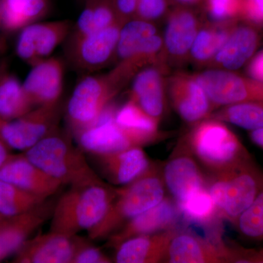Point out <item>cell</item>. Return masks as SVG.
Returning a JSON list of instances; mask_svg holds the SVG:
<instances>
[{
  "mask_svg": "<svg viewBox=\"0 0 263 263\" xmlns=\"http://www.w3.org/2000/svg\"><path fill=\"white\" fill-rule=\"evenodd\" d=\"M34 108L23 84L8 70L6 62L0 63V119L13 120Z\"/></svg>",
  "mask_w": 263,
  "mask_h": 263,
  "instance_id": "cell-27",
  "label": "cell"
},
{
  "mask_svg": "<svg viewBox=\"0 0 263 263\" xmlns=\"http://www.w3.org/2000/svg\"><path fill=\"white\" fill-rule=\"evenodd\" d=\"M128 82L116 67L105 74L83 78L76 85L66 108V121L72 136L76 138L94 125Z\"/></svg>",
  "mask_w": 263,
  "mask_h": 263,
  "instance_id": "cell-5",
  "label": "cell"
},
{
  "mask_svg": "<svg viewBox=\"0 0 263 263\" xmlns=\"http://www.w3.org/2000/svg\"><path fill=\"white\" fill-rule=\"evenodd\" d=\"M78 146L87 153H111L142 147L114 118L98 122L76 137Z\"/></svg>",
  "mask_w": 263,
  "mask_h": 263,
  "instance_id": "cell-20",
  "label": "cell"
},
{
  "mask_svg": "<svg viewBox=\"0 0 263 263\" xmlns=\"http://www.w3.org/2000/svg\"><path fill=\"white\" fill-rule=\"evenodd\" d=\"M118 20L122 24L136 18L138 0H111Z\"/></svg>",
  "mask_w": 263,
  "mask_h": 263,
  "instance_id": "cell-39",
  "label": "cell"
},
{
  "mask_svg": "<svg viewBox=\"0 0 263 263\" xmlns=\"http://www.w3.org/2000/svg\"><path fill=\"white\" fill-rule=\"evenodd\" d=\"M206 188L218 217L235 226L263 191V171L250 155L226 171L211 174Z\"/></svg>",
  "mask_w": 263,
  "mask_h": 263,
  "instance_id": "cell-3",
  "label": "cell"
},
{
  "mask_svg": "<svg viewBox=\"0 0 263 263\" xmlns=\"http://www.w3.org/2000/svg\"><path fill=\"white\" fill-rule=\"evenodd\" d=\"M178 3H181V4H193L196 3L198 0H176Z\"/></svg>",
  "mask_w": 263,
  "mask_h": 263,
  "instance_id": "cell-44",
  "label": "cell"
},
{
  "mask_svg": "<svg viewBox=\"0 0 263 263\" xmlns=\"http://www.w3.org/2000/svg\"><path fill=\"white\" fill-rule=\"evenodd\" d=\"M207 119L230 123L252 131L263 128V101L246 102L226 105Z\"/></svg>",
  "mask_w": 263,
  "mask_h": 263,
  "instance_id": "cell-30",
  "label": "cell"
},
{
  "mask_svg": "<svg viewBox=\"0 0 263 263\" xmlns=\"http://www.w3.org/2000/svg\"><path fill=\"white\" fill-rule=\"evenodd\" d=\"M197 21L192 12L175 10L170 15L164 34V47L170 56L181 60L190 52L197 34Z\"/></svg>",
  "mask_w": 263,
  "mask_h": 263,
  "instance_id": "cell-25",
  "label": "cell"
},
{
  "mask_svg": "<svg viewBox=\"0 0 263 263\" xmlns=\"http://www.w3.org/2000/svg\"><path fill=\"white\" fill-rule=\"evenodd\" d=\"M168 91L173 106L185 122L197 124L212 114V103L193 76L175 74L170 79Z\"/></svg>",
  "mask_w": 263,
  "mask_h": 263,
  "instance_id": "cell-15",
  "label": "cell"
},
{
  "mask_svg": "<svg viewBox=\"0 0 263 263\" xmlns=\"http://www.w3.org/2000/svg\"><path fill=\"white\" fill-rule=\"evenodd\" d=\"M46 200L0 180V214L6 217L28 212Z\"/></svg>",
  "mask_w": 263,
  "mask_h": 263,
  "instance_id": "cell-32",
  "label": "cell"
},
{
  "mask_svg": "<svg viewBox=\"0 0 263 263\" xmlns=\"http://www.w3.org/2000/svg\"><path fill=\"white\" fill-rule=\"evenodd\" d=\"M235 226L240 234L247 239L263 240V191L242 213Z\"/></svg>",
  "mask_w": 263,
  "mask_h": 263,
  "instance_id": "cell-34",
  "label": "cell"
},
{
  "mask_svg": "<svg viewBox=\"0 0 263 263\" xmlns=\"http://www.w3.org/2000/svg\"><path fill=\"white\" fill-rule=\"evenodd\" d=\"M250 78L263 83V50L254 56L248 66Z\"/></svg>",
  "mask_w": 263,
  "mask_h": 263,
  "instance_id": "cell-40",
  "label": "cell"
},
{
  "mask_svg": "<svg viewBox=\"0 0 263 263\" xmlns=\"http://www.w3.org/2000/svg\"><path fill=\"white\" fill-rule=\"evenodd\" d=\"M233 22H224L220 25L205 27L197 32L190 54L194 61L205 63L212 61L235 28Z\"/></svg>",
  "mask_w": 263,
  "mask_h": 263,
  "instance_id": "cell-29",
  "label": "cell"
},
{
  "mask_svg": "<svg viewBox=\"0 0 263 263\" xmlns=\"http://www.w3.org/2000/svg\"><path fill=\"white\" fill-rule=\"evenodd\" d=\"M249 138H250L251 141L253 142L254 144L263 149V128L250 131Z\"/></svg>",
  "mask_w": 263,
  "mask_h": 263,
  "instance_id": "cell-41",
  "label": "cell"
},
{
  "mask_svg": "<svg viewBox=\"0 0 263 263\" xmlns=\"http://www.w3.org/2000/svg\"><path fill=\"white\" fill-rule=\"evenodd\" d=\"M157 32L155 26L147 21L134 18L125 22L119 32L116 59L119 62L129 59L142 43Z\"/></svg>",
  "mask_w": 263,
  "mask_h": 263,
  "instance_id": "cell-31",
  "label": "cell"
},
{
  "mask_svg": "<svg viewBox=\"0 0 263 263\" xmlns=\"http://www.w3.org/2000/svg\"><path fill=\"white\" fill-rule=\"evenodd\" d=\"M123 24H114L78 37H70L67 57L77 70L94 72L116 59L119 32Z\"/></svg>",
  "mask_w": 263,
  "mask_h": 263,
  "instance_id": "cell-8",
  "label": "cell"
},
{
  "mask_svg": "<svg viewBox=\"0 0 263 263\" xmlns=\"http://www.w3.org/2000/svg\"><path fill=\"white\" fill-rule=\"evenodd\" d=\"M115 195L105 182L70 186L55 204L49 231L69 236L88 231L103 219Z\"/></svg>",
  "mask_w": 263,
  "mask_h": 263,
  "instance_id": "cell-4",
  "label": "cell"
},
{
  "mask_svg": "<svg viewBox=\"0 0 263 263\" xmlns=\"http://www.w3.org/2000/svg\"><path fill=\"white\" fill-rule=\"evenodd\" d=\"M70 132L60 130L45 138L24 155L62 184L84 186L105 182L90 165L80 147L72 141Z\"/></svg>",
  "mask_w": 263,
  "mask_h": 263,
  "instance_id": "cell-2",
  "label": "cell"
},
{
  "mask_svg": "<svg viewBox=\"0 0 263 263\" xmlns=\"http://www.w3.org/2000/svg\"><path fill=\"white\" fill-rule=\"evenodd\" d=\"M62 115L60 101L35 107L13 120L0 119V136L10 149L26 152L60 128Z\"/></svg>",
  "mask_w": 263,
  "mask_h": 263,
  "instance_id": "cell-7",
  "label": "cell"
},
{
  "mask_svg": "<svg viewBox=\"0 0 263 263\" xmlns=\"http://www.w3.org/2000/svg\"><path fill=\"white\" fill-rule=\"evenodd\" d=\"M77 235L49 231L29 238L15 253V263H72Z\"/></svg>",
  "mask_w": 263,
  "mask_h": 263,
  "instance_id": "cell-18",
  "label": "cell"
},
{
  "mask_svg": "<svg viewBox=\"0 0 263 263\" xmlns=\"http://www.w3.org/2000/svg\"><path fill=\"white\" fill-rule=\"evenodd\" d=\"M240 16L250 23L263 25V0H242Z\"/></svg>",
  "mask_w": 263,
  "mask_h": 263,
  "instance_id": "cell-38",
  "label": "cell"
},
{
  "mask_svg": "<svg viewBox=\"0 0 263 263\" xmlns=\"http://www.w3.org/2000/svg\"><path fill=\"white\" fill-rule=\"evenodd\" d=\"M0 180L46 199L57 193L63 185L32 163L24 154L10 155L0 168Z\"/></svg>",
  "mask_w": 263,
  "mask_h": 263,
  "instance_id": "cell-17",
  "label": "cell"
},
{
  "mask_svg": "<svg viewBox=\"0 0 263 263\" xmlns=\"http://www.w3.org/2000/svg\"><path fill=\"white\" fill-rule=\"evenodd\" d=\"M162 176L166 190L176 204L206 186V179L186 137L178 143L168 160L162 166Z\"/></svg>",
  "mask_w": 263,
  "mask_h": 263,
  "instance_id": "cell-10",
  "label": "cell"
},
{
  "mask_svg": "<svg viewBox=\"0 0 263 263\" xmlns=\"http://www.w3.org/2000/svg\"><path fill=\"white\" fill-rule=\"evenodd\" d=\"M49 0H0L1 30L20 31L47 15Z\"/></svg>",
  "mask_w": 263,
  "mask_h": 263,
  "instance_id": "cell-26",
  "label": "cell"
},
{
  "mask_svg": "<svg viewBox=\"0 0 263 263\" xmlns=\"http://www.w3.org/2000/svg\"><path fill=\"white\" fill-rule=\"evenodd\" d=\"M65 66L61 60L48 57L32 66L23 83L34 107L59 103L63 91Z\"/></svg>",
  "mask_w": 263,
  "mask_h": 263,
  "instance_id": "cell-19",
  "label": "cell"
},
{
  "mask_svg": "<svg viewBox=\"0 0 263 263\" xmlns=\"http://www.w3.org/2000/svg\"><path fill=\"white\" fill-rule=\"evenodd\" d=\"M213 106L263 101V83L226 70H208L194 76Z\"/></svg>",
  "mask_w": 263,
  "mask_h": 263,
  "instance_id": "cell-9",
  "label": "cell"
},
{
  "mask_svg": "<svg viewBox=\"0 0 263 263\" xmlns=\"http://www.w3.org/2000/svg\"><path fill=\"white\" fill-rule=\"evenodd\" d=\"M186 139L198 162L211 174L226 171L250 156L238 136L215 119L197 123Z\"/></svg>",
  "mask_w": 263,
  "mask_h": 263,
  "instance_id": "cell-6",
  "label": "cell"
},
{
  "mask_svg": "<svg viewBox=\"0 0 263 263\" xmlns=\"http://www.w3.org/2000/svg\"><path fill=\"white\" fill-rule=\"evenodd\" d=\"M176 228L154 234L139 235L123 242L116 248L117 263L164 262L166 251Z\"/></svg>",
  "mask_w": 263,
  "mask_h": 263,
  "instance_id": "cell-22",
  "label": "cell"
},
{
  "mask_svg": "<svg viewBox=\"0 0 263 263\" xmlns=\"http://www.w3.org/2000/svg\"><path fill=\"white\" fill-rule=\"evenodd\" d=\"M235 247L203 239L186 231L175 230L166 251L164 262L170 263L235 262Z\"/></svg>",
  "mask_w": 263,
  "mask_h": 263,
  "instance_id": "cell-12",
  "label": "cell"
},
{
  "mask_svg": "<svg viewBox=\"0 0 263 263\" xmlns=\"http://www.w3.org/2000/svg\"><path fill=\"white\" fill-rule=\"evenodd\" d=\"M8 48V40H7L5 33L0 34V58L3 57Z\"/></svg>",
  "mask_w": 263,
  "mask_h": 263,
  "instance_id": "cell-43",
  "label": "cell"
},
{
  "mask_svg": "<svg viewBox=\"0 0 263 263\" xmlns=\"http://www.w3.org/2000/svg\"><path fill=\"white\" fill-rule=\"evenodd\" d=\"M118 22L111 0H86L84 8L72 27L70 37H81Z\"/></svg>",
  "mask_w": 263,
  "mask_h": 263,
  "instance_id": "cell-28",
  "label": "cell"
},
{
  "mask_svg": "<svg viewBox=\"0 0 263 263\" xmlns=\"http://www.w3.org/2000/svg\"><path fill=\"white\" fill-rule=\"evenodd\" d=\"M6 219V216L2 215V214H0V226H1V224H3V222H4L5 219Z\"/></svg>",
  "mask_w": 263,
  "mask_h": 263,
  "instance_id": "cell-45",
  "label": "cell"
},
{
  "mask_svg": "<svg viewBox=\"0 0 263 263\" xmlns=\"http://www.w3.org/2000/svg\"><path fill=\"white\" fill-rule=\"evenodd\" d=\"M261 251H262V252L263 253V249H261Z\"/></svg>",
  "mask_w": 263,
  "mask_h": 263,
  "instance_id": "cell-47",
  "label": "cell"
},
{
  "mask_svg": "<svg viewBox=\"0 0 263 263\" xmlns=\"http://www.w3.org/2000/svg\"><path fill=\"white\" fill-rule=\"evenodd\" d=\"M10 148L0 136V168L10 157Z\"/></svg>",
  "mask_w": 263,
  "mask_h": 263,
  "instance_id": "cell-42",
  "label": "cell"
},
{
  "mask_svg": "<svg viewBox=\"0 0 263 263\" xmlns=\"http://www.w3.org/2000/svg\"><path fill=\"white\" fill-rule=\"evenodd\" d=\"M109 183L124 186L146 172L152 162L141 147L111 153H87Z\"/></svg>",
  "mask_w": 263,
  "mask_h": 263,
  "instance_id": "cell-14",
  "label": "cell"
},
{
  "mask_svg": "<svg viewBox=\"0 0 263 263\" xmlns=\"http://www.w3.org/2000/svg\"><path fill=\"white\" fill-rule=\"evenodd\" d=\"M113 261L98 247L78 236L76 249L72 263H110Z\"/></svg>",
  "mask_w": 263,
  "mask_h": 263,
  "instance_id": "cell-36",
  "label": "cell"
},
{
  "mask_svg": "<svg viewBox=\"0 0 263 263\" xmlns=\"http://www.w3.org/2000/svg\"><path fill=\"white\" fill-rule=\"evenodd\" d=\"M162 166L152 162L146 172L131 183L116 188V195L108 212L94 228L88 230L90 239L108 238L124 224L165 197Z\"/></svg>",
  "mask_w": 263,
  "mask_h": 263,
  "instance_id": "cell-1",
  "label": "cell"
},
{
  "mask_svg": "<svg viewBox=\"0 0 263 263\" xmlns=\"http://www.w3.org/2000/svg\"><path fill=\"white\" fill-rule=\"evenodd\" d=\"M79 1H83V0H79ZM85 1H86V0H85Z\"/></svg>",
  "mask_w": 263,
  "mask_h": 263,
  "instance_id": "cell-48",
  "label": "cell"
},
{
  "mask_svg": "<svg viewBox=\"0 0 263 263\" xmlns=\"http://www.w3.org/2000/svg\"><path fill=\"white\" fill-rule=\"evenodd\" d=\"M133 79L129 99L160 122L165 108L163 64L146 66Z\"/></svg>",
  "mask_w": 263,
  "mask_h": 263,
  "instance_id": "cell-21",
  "label": "cell"
},
{
  "mask_svg": "<svg viewBox=\"0 0 263 263\" xmlns=\"http://www.w3.org/2000/svg\"><path fill=\"white\" fill-rule=\"evenodd\" d=\"M55 204L47 199L28 212L7 217L0 226V262L16 253L29 237L51 219Z\"/></svg>",
  "mask_w": 263,
  "mask_h": 263,
  "instance_id": "cell-16",
  "label": "cell"
},
{
  "mask_svg": "<svg viewBox=\"0 0 263 263\" xmlns=\"http://www.w3.org/2000/svg\"><path fill=\"white\" fill-rule=\"evenodd\" d=\"M0 30H1V16H0Z\"/></svg>",
  "mask_w": 263,
  "mask_h": 263,
  "instance_id": "cell-46",
  "label": "cell"
},
{
  "mask_svg": "<svg viewBox=\"0 0 263 263\" xmlns=\"http://www.w3.org/2000/svg\"><path fill=\"white\" fill-rule=\"evenodd\" d=\"M72 22L69 20L36 22L21 29L15 51L19 58L30 66L51 56L70 36Z\"/></svg>",
  "mask_w": 263,
  "mask_h": 263,
  "instance_id": "cell-11",
  "label": "cell"
},
{
  "mask_svg": "<svg viewBox=\"0 0 263 263\" xmlns=\"http://www.w3.org/2000/svg\"><path fill=\"white\" fill-rule=\"evenodd\" d=\"M259 42L258 33L253 27L235 26L212 62L217 67L230 71L238 70L252 57Z\"/></svg>",
  "mask_w": 263,
  "mask_h": 263,
  "instance_id": "cell-23",
  "label": "cell"
},
{
  "mask_svg": "<svg viewBox=\"0 0 263 263\" xmlns=\"http://www.w3.org/2000/svg\"><path fill=\"white\" fill-rule=\"evenodd\" d=\"M177 206L180 215L186 220L197 224H210L218 217L215 205L206 186L191 194L177 204Z\"/></svg>",
  "mask_w": 263,
  "mask_h": 263,
  "instance_id": "cell-33",
  "label": "cell"
},
{
  "mask_svg": "<svg viewBox=\"0 0 263 263\" xmlns=\"http://www.w3.org/2000/svg\"><path fill=\"white\" fill-rule=\"evenodd\" d=\"M166 10V0H138L136 18L152 22L160 18Z\"/></svg>",
  "mask_w": 263,
  "mask_h": 263,
  "instance_id": "cell-37",
  "label": "cell"
},
{
  "mask_svg": "<svg viewBox=\"0 0 263 263\" xmlns=\"http://www.w3.org/2000/svg\"><path fill=\"white\" fill-rule=\"evenodd\" d=\"M114 120L118 125L129 133L141 147L148 146L164 138L159 131V122L150 117L129 99L116 110Z\"/></svg>",
  "mask_w": 263,
  "mask_h": 263,
  "instance_id": "cell-24",
  "label": "cell"
},
{
  "mask_svg": "<svg viewBox=\"0 0 263 263\" xmlns=\"http://www.w3.org/2000/svg\"><path fill=\"white\" fill-rule=\"evenodd\" d=\"M179 216L177 204L171 197L165 196L160 203L133 218L110 235L106 246L116 249L129 238L175 228Z\"/></svg>",
  "mask_w": 263,
  "mask_h": 263,
  "instance_id": "cell-13",
  "label": "cell"
},
{
  "mask_svg": "<svg viewBox=\"0 0 263 263\" xmlns=\"http://www.w3.org/2000/svg\"><path fill=\"white\" fill-rule=\"evenodd\" d=\"M242 0H208L207 10L213 20L231 22L241 13Z\"/></svg>",
  "mask_w": 263,
  "mask_h": 263,
  "instance_id": "cell-35",
  "label": "cell"
}]
</instances>
